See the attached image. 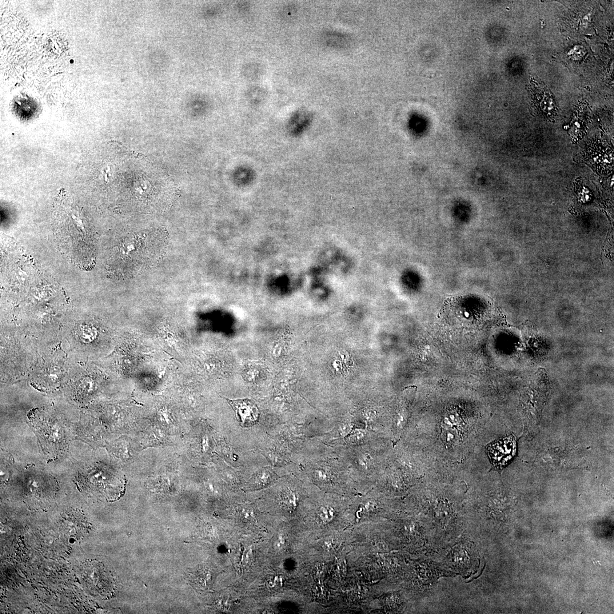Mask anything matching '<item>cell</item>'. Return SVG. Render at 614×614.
<instances>
[{
  "mask_svg": "<svg viewBox=\"0 0 614 614\" xmlns=\"http://www.w3.org/2000/svg\"><path fill=\"white\" fill-rule=\"evenodd\" d=\"M43 416L31 420L42 449L48 455L58 457L66 451L67 442L65 430L59 422Z\"/></svg>",
  "mask_w": 614,
  "mask_h": 614,
  "instance_id": "cell-1",
  "label": "cell"
},
{
  "mask_svg": "<svg viewBox=\"0 0 614 614\" xmlns=\"http://www.w3.org/2000/svg\"><path fill=\"white\" fill-rule=\"evenodd\" d=\"M102 470L97 465L87 466L79 472L77 483L81 491L89 495L113 498L115 487L106 480Z\"/></svg>",
  "mask_w": 614,
  "mask_h": 614,
  "instance_id": "cell-2",
  "label": "cell"
},
{
  "mask_svg": "<svg viewBox=\"0 0 614 614\" xmlns=\"http://www.w3.org/2000/svg\"><path fill=\"white\" fill-rule=\"evenodd\" d=\"M25 476L23 486L30 500L45 502L53 498L54 488L57 486L53 477L35 469L27 470Z\"/></svg>",
  "mask_w": 614,
  "mask_h": 614,
  "instance_id": "cell-3",
  "label": "cell"
},
{
  "mask_svg": "<svg viewBox=\"0 0 614 614\" xmlns=\"http://www.w3.org/2000/svg\"><path fill=\"white\" fill-rule=\"evenodd\" d=\"M486 451L494 468L501 470L506 467L516 455V438L512 435L501 438L488 445Z\"/></svg>",
  "mask_w": 614,
  "mask_h": 614,
  "instance_id": "cell-4",
  "label": "cell"
},
{
  "mask_svg": "<svg viewBox=\"0 0 614 614\" xmlns=\"http://www.w3.org/2000/svg\"><path fill=\"white\" fill-rule=\"evenodd\" d=\"M232 406L236 417L242 425L250 426L256 423L259 417V410L254 403L249 400H228Z\"/></svg>",
  "mask_w": 614,
  "mask_h": 614,
  "instance_id": "cell-5",
  "label": "cell"
},
{
  "mask_svg": "<svg viewBox=\"0 0 614 614\" xmlns=\"http://www.w3.org/2000/svg\"><path fill=\"white\" fill-rule=\"evenodd\" d=\"M593 150L595 151L596 153L595 154L592 153L591 151L589 150L587 154L589 155L590 160L592 162L591 163L593 166H599L598 167V168H599V167H600V168H603V167H604V168H605V167L607 168V167L612 164V159H609V157H612V155H609V156L607 151H604V150H599V153H598L597 150L595 149Z\"/></svg>",
  "mask_w": 614,
  "mask_h": 614,
  "instance_id": "cell-6",
  "label": "cell"
},
{
  "mask_svg": "<svg viewBox=\"0 0 614 614\" xmlns=\"http://www.w3.org/2000/svg\"><path fill=\"white\" fill-rule=\"evenodd\" d=\"M365 436V432L364 430L356 429L354 430L348 438L350 442H356L362 440Z\"/></svg>",
  "mask_w": 614,
  "mask_h": 614,
  "instance_id": "cell-7",
  "label": "cell"
},
{
  "mask_svg": "<svg viewBox=\"0 0 614 614\" xmlns=\"http://www.w3.org/2000/svg\"><path fill=\"white\" fill-rule=\"evenodd\" d=\"M284 501L285 504L288 506H295V504H296L295 503L296 502V497H295L294 494L291 493V492L286 493L284 497Z\"/></svg>",
  "mask_w": 614,
  "mask_h": 614,
  "instance_id": "cell-8",
  "label": "cell"
},
{
  "mask_svg": "<svg viewBox=\"0 0 614 614\" xmlns=\"http://www.w3.org/2000/svg\"><path fill=\"white\" fill-rule=\"evenodd\" d=\"M315 475L316 476L319 480H324L327 477H328L327 473L324 471V470L322 469L317 470L316 473H315Z\"/></svg>",
  "mask_w": 614,
  "mask_h": 614,
  "instance_id": "cell-9",
  "label": "cell"
},
{
  "mask_svg": "<svg viewBox=\"0 0 614 614\" xmlns=\"http://www.w3.org/2000/svg\"><path fill=\"white\" fill-rule=\"evenodd\" d=\"M285 543L286 540L285 537L282 535V534H280L278 537V541L277 543V547L281 548L282 547V545H285Z\"/></svg>",
  "mask_w": 614,
  "mask_h": 614,
  "instance_id": "cell-10",
  "label": "cell"
},
{
  "mask_svg": "<svg viewBox=\"0 0 614 614\" xmlns=\"http://www.w3.org/2000/svg\"><path fill=\"white\" fill-rule=\"evenodd\" d=\"M242 514L243 515H244L245 519L247 520H249L250 519L251 513L249 511H248V510H243Z\"/></svg>",
  "mask_w": 614,
  "mask_h": 614,
  "instance_id": "cell-11",
  "label": "cell"
}]
</instances>
